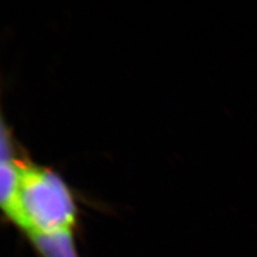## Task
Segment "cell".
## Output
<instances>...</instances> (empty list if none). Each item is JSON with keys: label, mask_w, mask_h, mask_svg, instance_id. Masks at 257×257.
I'll return each mask as SVG.
<instances>
[{"label": "cell", "mask_w": 257, "mask_h": 257, "mask_svg": "<svg viewBox=\"0 0 257 257\" xmlns=\"http://www.w3.org/2000/svg\"><path fill=\"white\" fill-rule=\"evenodd\" d=\"M2 209L27 238L74 230L76 225L75 203L66 185L58 176L36 167H19L15 191Z\"/></svg>", "instance_id": "obj_1"}, {"label": "cell", "mask_w": 257, "mask_h": 257, "mask_svg": "<svg viewBox=\"0 0 257 257\" xmlns=\"http://www.w3.org/2000/svg\"><path fill=\"white\" fill-rule=\"evenodd\" d=\"M38 257H79L74 230H64L29 237Z\"/></svg>", "instance_id": "obj_2"}]
</instances>
